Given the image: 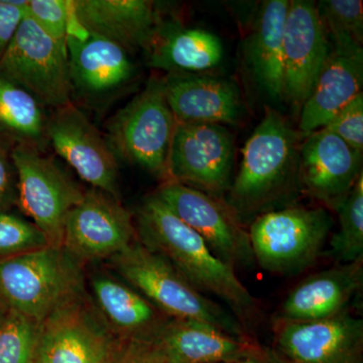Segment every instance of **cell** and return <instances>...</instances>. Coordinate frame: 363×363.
Here are the masks:
<instances>
[{"instance_id":"ba28073f","label":"cell","mask_w":363,"mask_h":363,"mask_svg":"<svg viewBox=\"0 0 363 363\" xmlns=\"http://www.w3.org/2000/svg\"><path fill=\"white\" fill-rule=\"evenodd\" d=\"M0 75L30 92L47 109L72 104L67 48L43 32L28 14L0 58Z\"/></svg>"},{"instance_id":"d6986e66","label":"cell","mask_w":363,"mask_h":363,"mask_svg":"<svg viewBox=\"0 0 363 363\" xmlns=\"http://www.w3.org/2000/svg\"><path fill=\"white\" fill-rule=\"evenodd\" d=\"M330 45V52L311 94L301 108L298 130L303 135L323 128L339 111L362 92V45L345 43Z\"/></svg>"},{"instance_id":"52a82bcc","label":"cell","mask_w":363,"mask_h":363,"mask_svg":"<svg viewBox=\"0 0 363 363\" xmlns=\"http://www.w3.org/2000/svg\"><path fill=\"white\" fill-rule=\"evenodd\" d=\"M86 292L60 306L40 323L37 363H114L123 340Z\"/></svg>"},{"instance_id":"83f0119b","label":"cell","mask_w":363,"mask_h":363,"mask_svg":"<svg viewBox=\"0 0 363 363\" xmlns=\"http://www.w3.org/2000/svg\"><path fill=\"white\" fill-rule=\"evenodd\" d=\"M40 323L9 310L0 322V363H37Z\"/></svg>"},{"instance_id":"7402d4cb","label":"cell","mask_w":363,"mask_h":363,"mask_svg":"<svg viewBox=\"0 0 363 363\" xmlns=\"http://www.w3.org/2000/svg\"><path fill=\"white\" fill-rule=\"evenodd\" d=\"M166 363H235L257 342L193 320L169 319L152 339Z\"/></svg>"},{"instance_id":"44dd1931","label":"cell","mask_w":363,"mask_h":363,"mask_svg":"<svg viewBox=\"0 0 363 363\" xmlns=\"http://www.w3.org/2000/svg\"><path fill=\"white\" fill-rule=\"evenodd\" d=\"M363 286V259L310 274L289 293L274 319L311 322L350 311Z\"/></svg>"},{"instance_id":"d6a6232c","label":"cell","mask_w":363,"mask_h":363,"mask_svg":"<svg viewBox=\"0 0 363 363\" xmlns=\"http://www.w3.org/2000/svg\"><path fill=\"white\" fill-rule=\"evenodd\" d=\"M13 145L0 138V212L18 205V174L14 167Z\"/></svg>"},{"instance_id":"603a6c76","label":"cell","mask_w":363,"mask_h":363,"mask_svg":"<svg viewBox=\"0 0 363 363\" xmlns=\"http://www.w3.org/2000/svg\"><path fill=\"white\" fill-rule=\"evenodd\" d=\"M93 302L123 340H152L169 319L135 289L104 272L90 279Z\"/></svg>"},{"instance_id":"e575fe53","label":"cell","mask_w":363,"mask_h":363,"mask_svg":"<svg viewBox=\"0 0 363 363\" xmlns=\"http://www.w3.org/2000/svg\"><path fill=\"white\" fill-rule=\"evenodd\" d=\"M114 363H166L152 341L123 340Z\"/></svg>"},{"instance_id":"e0dca14e","label":"cell","mask_w":363,"mask_h":363,"mask_svg":"<svg viewBox=\"0 0 363 363\" xmlns=\"http://www.w3.org/2000/svg\"><path fill=\"white\" fill-rule=\"evenodd\" d=\"M67 56L73 95L91 101L108 99L135 78L131 55L111 40L84 32L69 33Z\"/></svg>"},{"instance_id":"8992f818","label":"cell","mask_w":363,"mask_h":363,"mask_svg":"<svg viewBox=\"0 0 363 363\" xmlns=\"http://www.w3.org/2000/svg\"><path fill=\"white\" fill-rule=\"evenodd\" d=\"M176 125L162 78H152L142 92L112 117L106 140L117 160L135 164L167 182Z\"/></svg>"},{"instance_id":"1f68e13d","label":"cell","mask_w":363,"mask_h":363,"mask_svg":"<svg viewBox=\"0 0 363 363\" xmlns=\"http://www.w3.org/2000/svg\"><path fill=\"white\" fill-rule=\"evenodd\" d=\"M323 128L357 152H363V93L345 105Z\"/></svg>"},{"instance_id":"6da1fadb","label":"cell","mask_w":363,"mask_h":363,"mask_svg":"<svg viewBox=\"0 0 363 363\" xmlns=\"http://www.w3.org/2000/svg\"><path fill=\"white\" fill-rule=\"evenodd\" d=\"M135 226L138 241L168 260L191 285L221 298L241 323L253 321L259 303L235 269L217 257L201 236L156 195L145 198L138 208Z\"/></svg>"},{"instance_id":"4dcf8cb0","label":"cell","mask_w":363,"mask_h":363,"mask_svg":"<svg viewBox=\"0 0 363 363\" xmlns=\"http://www.w3.org/2000/svg\"><path fill=\"white\" fill-rule=\"evenodd\" d=\"M26 14L43 32L67 48L70 33L72 1L68 0H28Z\"/></svg>"},{"instance_id":"9a60e30c","label":"cell","mask_w":363,"mask_h":363,"mask_svg":"<svg viewBox=\"0 0 363 363\" xmlns=\"http://www.w3.org/2000/svg\"><path fill=\"white\" fill-rule=\"evenodd\" d=\"M362 152L326 128L305 135L298 156V190L336 212L362 175Z\"/></svg>"},{"instance_id":"cb8c5ba5","label":"cell","mask_w":363,"mask_h":363,"mask_svg":"<svg viewBox=\"0 0 363 363\" xmlns=\"http://www.w3.org/2000/svg\"><path fill=\"white\" fill-rule=\"evenodd\" d=\"M289 0H267L260 6L247 42L248 65L255 81L274 99L284 98V30Z\"/></svg>"},{"instance_id":"ffe728a7","label":"cell","mask_w":363,"mask_h":363,"mask_svg":"<svg viewBox=\"0 0 363 363\" xmlns=\"http://www.w3.org/2000/svg\"><path fill=\"white\" fill-rule=\"evenodd\" d=\"M162 81L177 123H238L242 102L230 81L204 73H168Z\"/></svg>"},{"instance_id":"836d02e7","label":"cell","mask_w":363,"mask_h":363,"mask_svg":"<svg viewBox=\"0 0 363 363\" xmlns=\"http://www.w3.org/2000/svg\"><path fill=\"white\" fill-rule=\"evenodd\" d=\"M28 0H0V58L26 14Z\"/></svg>"},{"instance_id":"5bb4252c","label":"cell","mask_w":363,"mask_h":363,"mask_svg":"<svg viewBox=\"0 0 363 363\" xmlns=\"http://www.w3.org/2000/svg\"><path fill=\"white\" fill-rule=\"evenodd\" d=\"M49 143L92 189L119 199L117 157L106 138L73 102L50 114Z\"/></svg>"},{"instance_id":"f1b7e54d","label":"cell","mask_w":363,"mask_h":363,"mask_svg":"<svg viewBox=\"0 0 363 363\" xmlns=\"http://www.w3.org/2000/svg\"><path fill=\"white\" fill-rule=\"evenodd\" d=\"M316 7L327 37L332 43L362 45V0H321Z\"/></svg>"},{"instance_id":"8fae6325","label":"cell","mask_w":363,"mask_h":363,"mask_svg":"<svg viewBox=\"0 0 363 363\" xmlns=\"http://www.w3.org/2000/svg\"><path fill=\"white\" fill-rule=\"evenodd\" d=\"M234 142L221 124L178 123L168 157V181L222 197L231 185Z\"/></svg>"},{"instance_id":"2e32d148","label":"cell","mask_w":363,"mask_h":363,"mask_svg":"<svg viewBox=\"0 0 363 363\" xmlns=\"http://www.w3.org/2000/svg\"><path fill=\"white\" fill-rule=\"evenodd\" d=\"M330 48L315 2L291 0L284 30V97L298 112L311 94Z\"/></svg>"},{"instance_id":"d590c367","label":"cell","mask_w":363,"mask_h":363,"mask_svg":"<svg viewBox=\"0 0 363 363\" xmlns=\"http://www.w3.org/2000/svg\"><path fill=\"white\" fill-rule=\"evenodd\" d=\"M235 363H284L272 348L264 347L257 343L253 350Z\"/></svg>"},{"instance_id":"f546056e","label":"cell","mask_w":363,"mask_h":363,"mask_svg":"<svg viewBox=\"0 0 363 363\" xmlns=\"http://www.w3.org/2000/svg\"><path fill=\"white\" fill-rule=\"evenodd\" d=\"M45 234L30 219L0 212V259L49 247Z\"/></svg>"},{"instance_id":"3957f363","label":"cell","mask_w":363,"mask_h":363,"mask_svg":"<svg viewBox=\"0 0 363 363\" xmlns=\"http://www.w3.org/2000/svg\"><path fill=\"white\" fill-rule=\"evenodd\" d=\"M111 259L121 279L169 319L204 322L235 337L252 339L233 313L198 291L138 240Z\"/></svg>"},{"instance_id":"ac0fdd59","label":"cell","mask_w":363,"mask_h":363,"mask_svg":"<svg viewBox=\"0 0 363 363\" xmlns=\"http://www.w3.org/2000/svg\"><path fill=\"white\" fill-rule=\"evenodd\" d=\"M72 18L83 32L118 45L130 54L149 52L164 23L150 0H75Z\"/></svg>"},{"instance_id":"4316f807","label":"cell","mask_w":363,"mask_h":363,"mask_svg":"<svg viewBox=\"0 0 363 363\" xmlns=\"http://www.w3.org/2000/svg\"><path fill=\"white\" fill-rule=\"evenodd\" d=\"M336 213L339 228L332 236L329 255L338 264L363 259V174Z\"/></svg>"},{"instance_id":"30bf717a","label":"cell","mask_w":363,"mask_h":363,"mask_svg":"<svg viewBox=\"0 0 363 363\" xmlns=\"http://www.w3.org/2000/svg\"><path fill=\"white\" fill-rule=\"evenodd\" d=\"M154 194L225 264L233 269L255 264L248 230L223 198L174 181L162 182Z\"/></svg>"},{"instance_id":"277c9868","label":"cell","mask_w":363,"mask_h":363,"mask_svg":"<svg viewBox=\"0 0 363 363\" xmlns=\"http://www.w3.org/2000/svg\"><path fill=\"white\" fill-rule=\"evenodd\" d=\"M82 264L63 247L0 259V297L11 311L42 323L85 291Z\"/></svg>"},{"instance_id":"8d00e7d4","label":"cell","mask_w":363,"mask_h":363,"mask_svg":"<svg viewBox=\"0 0 363 363\" xmlns=\"http://www.w3.org/2000/svg\"><path fill=\"white\" fill-rule=\"evenodd\" d=\"M9 309L7 308L6 303L4 302L1 297H0V322L2 321L4 317L6 316L7 313H9Z\"/></svg>"},{"instance_id":"4fadbf2b","label":"cell","mask_w":363,"mask_h":363,"mask_svg":"<svg viewBox=\"0 0 363 363\" xmlns=\"http://www.w3.org/2000/svg\"><path fill=\"white\" fill-rule=\"evenodd\" d=\"M136 240L135 221L119 199L90 189L68 215L62 247L83 264L112 259Z\"/></svg>"},{"instance_id":"5b68a950","label":"cell","mask_w":363,"mask_h":363,"mask_svg":"<svg viewBox=\"0 0 363 363\" xmlns=\"http://www.w3.org/2000/svg\"><path fill=\"white\" fill-rule=\"evenodd\" d=\"M333 226L326 208L288 206L255 217L250 229L255 262L271 274L293 276L312 267Z\"/></svg>"},{"instance_id":"7c38bea8","label":"cell","mask_w":363,"mask_h":363,"mask_svg":"<svg viewBox=\"0 0 363 363\" xmlns=\"http://www.w3.org/2000/svg\"><path fill=\"white\" fill-rule=\"evenodd\" d=\"M272 350L284 363H363V321L350 311L311 322L274 319Z\"/></svg>"},{"instance_id":"d4e9b609","label":"cell","mask_w":363,"mask_h":363,"mask_svg":"<svg viewBox=\"0 0 363 363\" xmlns=\"http://www.w3.org/2000/svg\"><path fill=\"white\" fill-rule=\"evenodd\" d=\"M149 65L168 73H204L221 63L223 45L202 28L164 23L147 52Z\"/></svg>"},{"instance_id":"7a4b0ae2","label":"cell","mask_w":363,"mask_h":363,"mask_svg":"<svg viewBox=\"0 0 363 363\" xmlns=\"http://www.w3.org/2000/svg\"><path fill=\"white\" fill-rule=\"evenodd\" d=\"M305 135L271 107L241 150L240 169L228 190V204L242 221L274 210L298 190V156Z\"/></svg>"},{"instance_id":"9c48e42d","label":"cell","mask_w":363,"mask_h":363,"mask_svg":"<svg viewBox=\"0 0 363 363\" xmlns=\"http://www.w3.org/2000/svg\"><path fill=\"white\" fill-rule=\"evenodd\" d=\"M11 156L18 174V206L51 247H62L68 215L85 191L44 152L18 145Z\"/></svg>"},{"instance_id":"484cf974","label":"cell","mask_w":363,"mask_h":363,"mask_svg":"<svg viewBox=\"0 0 363 363\" xmlns=\"http://www.w3.org/2000/svg\"><path fill=\"white\" fill-rule=\"evenodd\" d=\"M47 108L23 87L0 75V138L14 147L45 152L49 147Z\"/></svg>"}]
</instances>
